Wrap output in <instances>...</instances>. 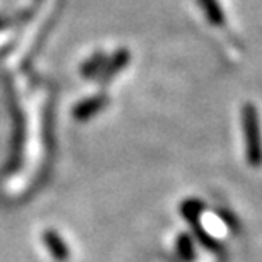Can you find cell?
Wrapping results in <instances>:
<instances>
[{
    "mask_svg": "<svg viewBox=\"0 0 262 262\" xmlns=\"http://www.w3.org/2000/svg\"><path fill=\"white\" fill-rule=\"evenodd\" d=\"M106 55L104 53H96L92 56V58H89L85 63L82 65L80 68V73H82V77H85V78H92V77H96L99 75V73L102 72V68H104V63H106Z\"/></svg>",
    "mask_w": 262,
    "mask_h": 262,
    "instance_id": "obj_6",
    "label": "cell"
},
{
    "mask_svg": "<svg viewBox=\"0 0 262 262\" xmlns=\"http://www.w3.org/2000/svg\"><path fill=\"white\" fill-rule=\"evenodd\" d=\"M199 7L206 15V19L213 26H223L225 24V12L218 0H198Z\"/></svg>",
    "mask_w": 262,
    "mask_h": 262,
    "instance_id": "obj_5",
    "label": "cell"
},
{
    "mask_svg": "<svg viewBox=\"0 0 262 262\" xmlns=\"http://www.w3.org/2000/svg\"><path fill=\"white\" fill-rule=\"evenodd\" d=\"M9 24H10V19L9 17H2V15H0V31H2L4 28H7Z\"/></svg>",
    "mask_w": 262,
    "mask_h": 262,
    "instance_id": "obj_8",
    "label": "cell"
},
{
    "mask_svg": "<svg viewBox=\"0 0 262 262\" xmlns=\"http://www.w3.org/2000/svg\"><path fill=\"white\" fill-rule=\"evenodd\" d=\"M177 254H179V257L186 262L194 259V245H192L191 237H187L186 233L177 238Z\"/></svg>",
    "mask_w": 262,
    "mask_h": 262,
    "instance_id": "obj_7",
    "label": "cell"
},
{
    "mask_svg": "<svg viewBox=\"0 0 262 262\" xmlns=\"http://www.w3.org/2000/svg\"><path fill=\"white\" fill-rule=\"evenodd\" d=\"M106 104H107V97L102 96V94L101 96L83 99V101H80L73 107V118H75L77 121H87V119H91L92 116H96L101 109L106 107Z\"/></svg>",
    "mask_w": 262,
    "mask_h": 262,
    "instance_id": "obj_2",
    "label": "cell"
},
{
    "mask_svg": "<svg viewBox=\"0 0 262 262\" xmlns=\"http://www.w3.org/2000/svg\"><path fill=\"white\" fill-rule=\"evenodd\" d=\"M128 63H129V51L128 50H118L116 53L111 56V58L106 60L102 72L99 73V78H101V82H104V83L109 82L111 78L116 77L118 73L121 72Z\"/></svg>",
    "mask_w": 262,
    "mask_h": 262,
    "instance_id": "obj_3",
    "label": "cell"
},
{
    "mask_svg": "<svg viewBox=\"0 0 262 262\" xmlns=\"http://www.w3.org/2000/svg\"><path fill=\"white\" fill-rule=\"evenodd\" d=\"M242 128L249 164L252 167H259L262 165V131L257 109L252 104H245L242 109Z\"/></svg>",
    "mask_w": 262,
    "mask_h": 262,
    "instance_id": "obj_1",
    "label": "cell"
},
{
    "mask_svg": "<svg viewBox=\"0 0 262 262\" xmlns=\"http://www.w3.org/2000/svg\"><path fill=\"white\" fill-rule=\"evenodd\" d=\"M43 242L53 259H56L58 262H65L68 259L70 252H68L65 240L60 237L58 232H55V230H46L43 233Z\"/></svg>",
    "mask_w": 262,
    "mask_h": 262,
    "instance_id": "obj_4",
    "label": "cell"
}]
</instances>
